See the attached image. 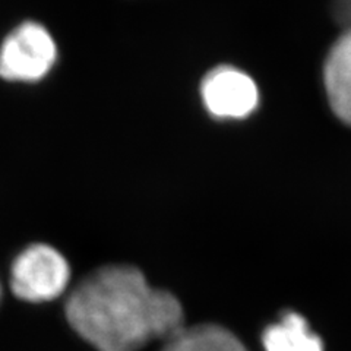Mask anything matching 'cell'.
<instances>
[{
	"mask_svg": "<svg viewBox=\"0 0 351 351\" xmlns=\"http://www.w3.org/2000/svg\"><path fill=\"white\" fill-rule=\"evenodd\" d=\"M334 9L338 15L343 14L347 18L351 14V0H334Z\"/></svg>",
	"mask_w": 351,
	"mask_h": 351,
	"instance_id": "cell-8",
	"label": "cell"
},
{
	"mask_svg": "<svg viewBox=\"0 0 351 351\" xmlns=\"http://www.w3.org/2000/svg\"><path fill=\"white\" fill-rule=\"evenodd\" d=\"M161 351H247L245 346L218 325H196L183 328L179 334L167 339Z\"/></svg>",
	"mask_w": 351,
	"mask_h": 351,
	"instance_id": "cell-7",
	"label": "cell"
},
{
	"mask_svg": "<svg viewBox=\"0 0 351 351\" xmlns=\"http://www.w3.org/2000/svg\"><path fill=\"white\" fill-rule=\"evenodd\" d=\"M59 46L38 21H24L0 43V78L15 84H37L56 68Z\"/></svg>",
	"mask_w": 351,
	"mask_h": 351,
	"instance_id": "cell-2",
	"label": "cell"
},
{
	"mask_svg": "<svg viewBox=\"0 0 351 351\" xmlns=\"http://www.w3.org/2000/svg\"><path fill=\"white\" fill-rule=\"evenodd\" d=\"M199 97L205 112L219 122L246 120L256 112L261 103L255 80L230 64H219L204 76Z\"/></svg>",
	"mask_w": 351,
	"mask_h": 351,
	"instance_id": "cell-4",
	"label": "cell"
},
{
	"mask_svg": "<svg viewBox=\"0 0 351 351\" xmlns=\"http://www.w3.org/2000/svg\"><path fill=\"white\" fill-rule=\"evenodd\" d=\"M69 262L47 243H34L15 258L10 268V287L21 300L43 303L58 299L71 281Z\"/></svg>",
	"mask_w": 351,
	"mask_h": 351,
	"instance_id": "cell-3",
	"label": "cell"
},
{
	"mask_svg": "<svg viewBox=\"0 0 351 351\" xmlns=\"http://www.w3.org/2000/svg\"><path fill=\"white\" fill-rule=\"evenodd\" d=\"M322 80L332 113L339 122L351 128V27H347L329 47Z\"/></svg>",
	"mask_w": 351,
	"mask_h": 351,
	"instance_id": "cell-5",
	"label": "cell"
},
{
	"mask_svg": "<svg viewBox=\"0 0 351 351\" xmlns=\"http://www.w3.org/2000/svg\"><path fill=\"white\" fill-rule=\"evenodd\" d=\"M66 319L97 351H139L184 328L180 302L154 289L141 269L114 263L95 269L72 290Z\"/></svg>",
	"mask_w": 351,
	"mask_h": 351,
	"instance_id": "cell-1",
	"label": "cell"
},
{
	"mask_svg": "<svg viewBox=\"0 0 351 351\" xmlns=\"http://www.w3.org/2000/svg\"><path fill=\"white\" fill-rule=\"evenodd\" d=\"M262 341L265 351H324L319 337L298 313L284 315L278 324L268 326Z\"/></svg>",
	"mask_w": 351,
	"mask_h": 351,
	"instance_id": "cell-6",
	"label": "cell"
}]
</instances>
